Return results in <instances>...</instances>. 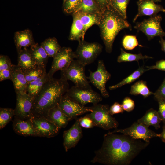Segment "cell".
<instances>
[{
  "label": "cell",
  "mask_w": 165,
  "mask_h": 165,
  "mask_svg": "<svg viewBox=\"0 0 165 165\" xmlns=\"http://www.w3.org/2000/svg\"><path fill=\"white\" fill-rule=\"evenodd\" d=\"M101 148L94 152L91 163L108 165H129L150 142L134 139L123 134H105Z\"/></svg>",
  "instance_id": "6da1fadb"
},
{
  "label": "cell",
  "mask_w": 165,
  "mask_h": 165,
  "mask_svg": "<svg viewBox=\"0 0 165 165\" xmlns=\"http://www.w3.org/2000/svg\"><path fill=\"white\" fill-rule=\"evenodd\" d=\"M69 87L67 81L61 77L50 79L34 97L32 116L46 117L50 110L58 105Z\"/></svg>",
  "instance_id": "7a4b0ae2"
},
{
  "label": "cell",
  "mask_w": 165,
  "mask_h": 165,
  "mask_svg": "<svg viewBox=\"0 0 165 165\" xmlns=\"http://www.w3.org/2000/svg\"><path fill=\"white\" fill-rule=\"evenodd\" d=\"M101 35L107 53H111L116 37L122 30H131V25L126 19L114 10L110 5L102 12L98 25Z\"/></svg>",
  "instance_id": "3957f363"
},
{
  "label": "cell",
  "mask_w": 165,
  "mask_h": 165,
  "mask_svg": "<svg viewBox=\"0 0 165 165\" xmlns=\"http://www.w3.org/2000/svg\"><path fill=\"white\" fill-rule=\"evenodd\" d=\"M92 107V111L87 115L92 120L95 126L105 130L117 128L118 122L110 114L108 105L97 104Z\"/></svg>",
  "instance_id": "277c9868"
},
{
  "label": "cell",
  "mask_w": 165,
  "mask_h": 165,
  "mask_svg": "<svg viewBox=\"0 0 165 165\" xmlns=\"http://www.w3.org/2000/svg\"><path fill=\"white\" fill-rule=\"evenodd\" d=\"M85 66L77 60H74L67 68L61 71V77L71 81L76 86L92 89L85 75Z\"/></svg>",
  "instance_id": "5b68a950"
},
{
  "label": "cell",
  "mask_w": 165,
  "mask_h": 165,
  "mask_svg": "<svg viewBox=\"0 0 165 165\" xmlns=\"http://www.w3.org/2000/svg\"><path fill=\"white\" fill-rule=\"evenodd\" d=\"M75 53L76 59L84 66L93 63L102 51V47L97 42L81 40Z\"/></svg>",
  "instance_id": "8992f818"
},
{
  "label": "cell",
  "mask_w": 165,
  "mask_h": 165,
  "mask_svg": "<svg viewBox=\"0 0 165 165\" xmlns=\"http://www.w3.org/2000/svg\"><path fill=\"white\" fill-rule=\"evenodd\" d=\"M111 133H119L128 135L134 139L142 140L150 142L154 137H160V134L155 133L142 123L138 121L134 122L130 127L123 129H115Z\"/></svg>",
  "instance_id": "52a82bcc"
},
{
  "label": "cell",
  "mask_w": 165,
  "mask_h": 165,
  "mask_svg": "<svg viewBox=\"0 0 165 165\" xmlns=\"http://www.w3.org/2000/svg\"><path fill=\"white\" fill-rule=\"evenodd\" d=\"M162 20L161 15H156L148 19H144L141 22L137 23L134 28L138 31L144 33L148 40L156 36H165V32L160 25Z\"/></svg>",
  "instance_id": "ba28073f"
},
{
  "label": "cell",
  "mask_w": 165,
  "mask_h": 165,
  "mask_svg": "<svg viewBox=\"0 0 165 165\" xmlns=\"http://www.w3.org/2000/svg\"><path fill=\"white\" fill-rule=\"evenodd\" d=\"M65 94L84 105L88 103L94 105L102 100L100 95L92 89L83 88L75 86L69 89Z\"/></svg>",
  "instance_id": "9c48e42d"
},
{
  "label": "cell",
  "mask_w": 165,
  "mask_h": 165,
  "mask_svg": "<svg viewBox=\"0 0 165 165\" xmlns=\"http://www.w3.org/2000/svg\"><path fill=\"white\" fill-rule=\"evenodd\" d=\"M90 75L87 77L90 82L100 91L102 96L107 98L109 97L108 92L106 88V84L111 77V74L106 70L103 61L99 60L97 68L94 72L90 70Z\"/></svg>",
  "instance_id": "30bf717a"
},
{
  "label": "cell",
  "mask_w": 165,
  "mask_h": 165,
  "mask_svg": "<svg viewBox=\"0 0 165 165\" xmlns=\"http://www.w3.org/2000/svg\"><path fill=\"white\" fill-rule=\"evenodd\" d=\"M51 66L48 75L51 79L57 71H61L67 68L72 62L76 58L75 52L68 47H62L53 57Z\"/></svg>",
  "instance_id": "8fae6325"
},
{
  "label": "cell",
  "mask_w": 165,
  "mask_h": 165,
  "mask_svg": "<svg viewBox=\"0 0 165 165\" xmlns=\"http://www.w3.org/2000/svg\"><path fill=\"white\" fill-rule=\"evenodd\" d=\"M58 105L70 120L79 115L92 111V107H85L65 94L62 97Z\"/></svg>",
  "instance_id": "7c38bea8"
},
{
  "label": "cell",
  "mask_w": 165,
  "mask_h": 165,
  "mask_svg": "<svg viewBox=\"0 0 165 165\" xmlns=\"http://www.w3.org/2000/svg\"><path fill=\"white\" fill-rule=\"evenodd\" d=\"M16 104L14 109V117L21 119H30L34 97L27 92H17Z\"/></svg>",
  "instance_id": "4fadbf2b"
},
{
  "label": "cell",
  "mask_w": 165,
  "mask_h": 165,
  "mask_svg": "<svg viewBox=\"0 0 165 165\" xmlns=\"http://www.w3.org/2000/svg\"><path fill=\"white\" fill-rule=\"evenodd\" d=\"M30 119L38 136L50 138L58 134L60 129L46 118L32 116Z\"/></svg>",
  "instance_id": "5bb4252c"
},
{
  "label": "cell",
  "mask_w": 165,
  "mask_h": 165,
  "mask_svg": "<svg viewBox=\"0 0 165 165\" xmlns=\"http://www.w3.org/2000/svg\"><path fill=\"white\" fill-rule=\"evenodd\" d=\"M82 136V131L77 119L70 128L64 132L63 145L65 151L75 147Z\"/></svg>",
  "instance_id": "9a60e30c"
},
{
  "label": "cell",
  "mask_w": 165,
  "mask_h": 165,
  "mask_svg": "<svg viewBox=\"0 0 165 165\" xmlns=\"http://www.w3.org/2000/svg\"><path fill=\"white\" fill-rule=\"evenodd\" d=\"M137 4L138 11L133 20V22L140 16H149L151 17L157 15L160 12L165 13V9L162 6L155 3L152 0H138Z\"/></svg>",
  "instance_id": "2e32d148"
},
{
  "label": "cell",
  "mask_w": 165,
  "mask_h": 165,
  "mask_svg": "<svg viewBox=\"0 0 165 165\" xmlns=\"http://www.w3.org/2000/svg\"><path fill=\"white\" fill-rule=\"evenodd\" d=\"M13 128L18 135L24 136H38L30 119H21L14 117Z\"/></svg>",
  "instance_id": "e0dca14e"
},
{
  "label": "cell",
  "mask_w": 165,
  "mask_h": 165,
  "mask_svg": "<svg viewBox=\"0 0 165 165\" xmlns=\"http://www.w3.org/2000/svg\"><path fill=\"white\" fill-rule=\"evenodd\" d=\"M12 81L16 93L27 92L28 82L22 70L17 65H12L11 69Z\"/></svg>",
  "instance_id": "ac0fdd59"
},
{
  "label": "cell",
  "mask_w": 165,
  "mask_h": 165,
  "mask_svg": "<svg viewBox=\"0 0 165 165\" xmlns=\"http://www.w3.org/2000/svg\"><path fill=\"white\" fill-rule=\"evenodd\" d=\"M14 39L17 51L28 48L35 43L32 32L28 29L16 32Z\"/></svg>",
  "instance_id": "d6986e66"
},
{
  "label": "cell",
  "mask_w": 165,
  "mask_h": 165,
  "mask_svg": "<svg viewBox=\"0 0 165 165\" xmlns=\"http://www.w3.org/2000/svg\"><path fill=\"white\" fill-rule=\"evenodd\" d=\"M60 129L65 127L70 120L62 111L58 105L51 109L45 117Z\"/></svg>",
  "instance_id": "ffe728a7"
},
{
  "label": "cell",
  "mask_w": 165,
  "mask_h": 165,
  "mask_svg": "<svg viewBox=\"0 0 165 165\" xmlns=\"http://www.w3.org/2000/svg\"><path fill=\"white\" fill-rule=\"evenodd\" d=\"M17 65L22 70H27L38 66L34 61L29 49L24 48L17 51Z\"/></svg>",
  "instance_id": "44dd1931"
},
{
  "label": "cell",
  "mask_w": 165,
  "mask_h": 165,
  "mask_svg": "<svg viewBox=\"0 0 165 165\" xmlns=\"http://www.w3.org/2000/svg\"><path fill=\"white\" fill-rule=\"evenodd\" d=\"M29 50L36 64L46 68L49 57L42 46L35 43L30 47Z\"/></svg>",
  "instance_id": "7402d4cb"
},
{
  "label": "cell",
  "mask_w": 165,
  "mask_h": 165,
  "mask_svg": "<svg viewBox=\"0 0 165 165\" xmlns=\"http://www.w3.org/2000/svg\"><path fill=\"white\" fill-rule=\"evenodd\" d=\"M73 20L68 39L70 40H75L79 42L84 40L86 32L83 25L78 16L76 14H72Z\"/></svg>",
  "instance_id": "603a6c76"
},
{
  "label": "cell",
  "mask_w": 165,
  "mask_h": 165,
  "mask_svg": "<svg viewBox=\"0 0 165 165\" xmlns=\"http://www.w3.org/2000/svg\"><path fill=\"white\" fill-rule=\"evenodd\" d=\"M149 127L153 126L156 129L160 127V123L162 120L158 111L151 108L147 110L145 115L137 121Z\"/></svg>",
  "instance_id": "cb8c5ba5"
},
{
  "label": "cell",
  "mask_w": 165,
  "mask_h": 165,
  "mask_svg": "<svg viewBox=\"0 0 165 165\" xmlns=\"http://www.w3.org/2000/svg\"><path fill=\"white\" fill-rule=\"evenodd\" d=\"M76 14L78 16L83 26L85 32L88 28L93 25H98L101 14V13H77L73 14Z\"/></svg>",
  "instance_id": "d4e9b609"
},
{
  "label": "cell",
  "mask_w": 165,
  "mask_h": 165,
  "mask_svg": "<svg viewBox=\"0 0 165 165\" xmlns=\"http://www.w3.org/2000/svg\"><path fill=\"white\" fill-rule=\"evenodd\" d=\"M102 12L95 0H82L73 14L77 13H101Z\"/></svg>",
  "instance_id": "484cf974"
},
{
  "label": "cell",
  "mask_w": 165,
  "mask_h": 165,
  "mask_svg": "<svg viewBox=\"0 0 165 165\" xmlns=\"http://www.w3.org/2000/svg\"><path fill=\"white\" fill-rule=\"evenodd\" d=\"M50 78L48 73L37 79L28 83L27 93L34 97L40 91L46 83Z\"/></svg>",
  "instance_id": "4316f807"
},
{
  "label": "cell",
  "mask_w": 165,
  "mask_h": 165,
  "mask_svg": "<svg viewBox=\"0 0 165 165\" xmlns=\"http://www.w3.org/2000/svg\"><path fill=\"white\" fill-rule=\"evenodd\" d=\"M40 45L49 57H53L61 48L57 39L54 37L46 38Z\"/></svg>",
  "instance_id": "83f0119b"
},
{
  "label": "cell",
  "mask_w": 165,
  "mask_h": 165,
  "mask_svg": "<svg viewBox=\"0 0 165 165\" xmlns=\"http://www.w3.org/2000/svg\"><path fill=\"white\" fill-rule=\"evenodd\" d=\"M147 71H148L147 69L146 68H145L144 66L140 67L133 73L119 82L115 85L109 86V89L110 90H113L121 87L126 84L131 83L139 78L144 72Z\"/></svg>",
  "instance_id": "f1b7e54d"
},
{
  "label": "cell",
  "mask_w": 165,
  "mask_h": 165,
  "mask_svg": "<svg viewBox=\"0 0 165 165\" xmlns=\"http://www.w3.org/2000/svg\"><path fill=\"white\" fill-rule=\"evenodd\" d=\"M130 93L134 95L140 94L146 98L151 95H153L154 93L149 90L146 81L141 80L137 81L131 86Z\"/></svg>",
  "instance_id": "f546056e"
},
{
  "label": "cell",
  "mask_w": 165,
  "mask_h": 165,
  "mask_svg": "<svg viewBox=\"0 0 165 165\" xmlns=\"http://www.w3.org/2000/svg\"><path fill=\"white\" fill-rule=\"evenodd\" d=\"M121 53L117 59L118 62L120 63L123 62H131L136 61L138 63L140 60L147 59H152V57L147 55H143L140 53L138 54H133L127 53L123 50L122 48L120 49Z\"/></svg>",
  "instance_id": "4dcf8cb0"
},
{
  "label": "cell",
  "mask_w": 165,
  "mask_h": 165,
  "mask_svg": "<svg viewBox=\"0 0 165 165\" xmlns=\"http://www.w3.org/2000/svg\"><path fill=\"white\" fill-rule=\"evenodd\" d=\"M22 71L28 83L37 79L46 73V68L39 66L34 68Z\"/></svg>",
  "instance_id": "1f68e13d"
},
{
  "label": "cell",
  "mask_w": 165,
  "mask_h": 165,
  "mask_svg": "<svg viewBox=\"0 0 165 165\" xmlns=\"http://www.w3.org/2000/svg\"><path fill=\"white\" fill-rule=\"evenodd\" d=\"M14 109L9 108H1L0 109V128L4 127L14 116Z\"/></svg>",
  "instance_id": "d6a6232c"
},
{
  "label": "cell",
  "mask_w": 165,
  "mask_h": 165,
  "mask_svg": "<svg viewBox=\"0 0 165 165\" xmlns=\"http://www.w3.org/2000/svg\"><path fill=\"white\" fill-rule=\"evenodd\" d=\"M130 0H112L110 6L125 19L127 18L126 10Z\"/></svg>",
  "instance_id": "836d02e7"
},
{
  "label": "cell",
  "mask_w": 165,
  "mask_h": 165,
  "mask_svg": "<svg viewBox=\"0 0 165 165\" xmlns=\"http://www.w3.org/2000/svg\"><path fill=\"white\" fill-rule=\"evenodd\" d=\"M123 47L126 50H131L133 49L136 46H139L136 36L133 35H126L124 37L122 42Z\"/></svg>",
  "instance_id": "e575fe53"
},
{
  "label": "cell",
  "mask_w": 165,
  "mask_h": 165,
  "mask_svg": "<svg viewBox=\"0 0 165 165\" xmlns=\"http://www.w3.org/2000/svg\"><path fill=\"white\" fill-rule=\"evenodd\" d=\"M82 0H66L63 3V11L67 14H72L81 3Z\"/></svg>",
  "instance_id": "d590c367"
},
{
  "label": "cell",
  "mask_w": 165,
  "mask_h": 165,
  "mask_svg": "<svg viewBox=\"0 0 165 165\" xmlns=\"http://www.w3.org/2000/svg\"><path fill=\"white\" fill-rule=\"evenodd\" d=\"M13 64L9 57L6 55L0 56V71L6 69H11Z\"/></svg>",
  "instance_id": "8d00e7d4"
},
{
  "label": "cell",
  "mask_w": 165,
  "mask_h": 165,
  "mask_svg": "<svg viewBox=\"0 0 165 165\" xmlns=\"http://www.w3.org/2000/svg\"><path fill=\"white\" fill-rule=\"evenodd\" d=\"M155 99L159 105L158 112L163 125H165V99L157 98Z\"/></svg>",
  "instance_id": "74e56055"
},
{
  "label": "cell",
  "mask_w": 165,
  "mask_h": 165,
  "mask_svg": "<svg viewBox=\"0 0 165 165\" xmlns=\"http://www.w3.org/2000/svg\"><path fill=\"white\" fill-rule=\"evenodd\" d=\"M78 120L80 125L83 128H91L95 126L92 120L87 115L83 117L78 119Z\"/></svg>",
  "instance_id": "f35d334b"
},
{
  "label": "cell",
  "mask_w": 165,
  "mask_h": 165,
  "mask_svg": "<svg viewBox=\"0 0 165 165\" xmlns=\"http://www.w3.org/2000/svg\"><path fill=\"white\" fill-rule=\"evenodd\" d=\"M121 105L124 110L127 112L133 111L135 107L134 101L128 97L124 98Z\"/></svg>",
  "instance_id": "ab89813d"
},
{
  "label": "cell",
  "mask_w": 165,
  "mask_h": 165,
  "mask_svg": "<svg viewBox=\"0 0 165 165\" xmlns=\"http://www.w3.org/2000/svg\"><path fill=\"white\" fill-rule=\"evenodd\" d=\"M153 95L155 99L157 98L165 99V77L160 86L154 93Z\"/></svg>",
  "instance_id": "60d3db41"
},
{
  "label": "cell",
  "mask_w": 165,
  "mask_h": 165,
  "mask_svg": "<svg viewBox=\"0 0 165 165\" xmlns=\"http://www.w3.org/2000/svg\"><path fill=\"white\" fill-rule=\"evenodd\" d=\"M123 111L122 105L118 102L114 103L109 108V112L112 116L116 114L123 113Z\"/></svg>",
  "instance_id": "b9f144b4"
},
{
  "label": "cell",
  "mask_w": 165,
  "mask_h": 165,
  "mask_svg": "<svg viewBox=\"0 0 165 165\" xmlns=\"http://www.w3.org/2000/svg\"><path fill=\"white\" fill-rule=\"evenodd\" d=\"M148 70L156 69L165 72V60L162 59L157 61L156 64L151 66H146Z\"/></svg>",
  "instance_id": "7bdbcfd3"
},
{
  "label": "cell",
  "mask_w": 165,
  "mask_h": 165,
  "mask_svg": "<svg viewBox=\"0 0 165 165\" xmlns=\"http://www.w3.org/2000/svg\"><path fill=\"white\" fill-rule=\"evenodd\" d=\"M12 76L11 69L4 70L0 71V81L7 79L12 80Z\"/></svg>",
  "instance_id": "ee69618b"
},
{
  "label": "cell",
  "mask_w": 165,
  "mask_h": 165,
  "mask_svg": "<svg viewBox=\"0 0 165 165\" xmlns=\"http://www.w3.org/2000/svg\"><path fill=\"white\" fill-rule=\"evenodd\" d=\"M95 1L102 12L110 5L112 0H95Z\"/></svg>",
  "instance_id": "f6af8a7d"
},
{
  "label": "cell",
  "mask_w": 165,
  "mask_h": 165,
  "mask_svg": "<svg viewBox=\"0 0 165 165\" xmlns=\"http://www.w3.org/2000/svg\"><path fill=\"white\" fill-rule=\"evenodd\" d=\"M159 42L161 46V49L165 53V40L163 38V37H160Z\"/></svg>",
  "instance_id": "bcb514c9"
},
{
  "label": "cell",
  "mask_w": 165,
  "mask_h": 165,
  "mask_svg": "<svg viewBox=\"0 0 165 165\" xmlns=\"http://www.w3.org/2000/svg\"><path fill=\"white\" fill-rule=\"evenodd\" d=\"M162 130V133L160 134V138L163 142H165V125H163Z\"/></svg>",
  "instance_id": "7dc6e473"
},
{
  "label": "cell",
  "mask_w": 165,
  "mask_h": 165,
  "mask_svg": "<svg viewBox=\"0 0 165 165\" xmlns=\"http://www.w3.org/2000/svg\"><path fill=\"white\" fill-rule=\"evenodd\" d=\"M154 2H161V0H152Z\"/></svg>",
  "instance_id": "c3c4849f"
},
{
  "label": "cell",
  "mask_w": 165,
  "mask_h": 165,
  "mask_svg": "<svg viewBox=\"0 0 165 165\" xmlns=\"http://www.w3.org/2000/svg\"><path fill=\"white\" fill-rule=\"evenodd\" d=\"M66 0H63V2H64Z\"/></svg>",
  "instance_id": "681fc988"
}]
</instances>
